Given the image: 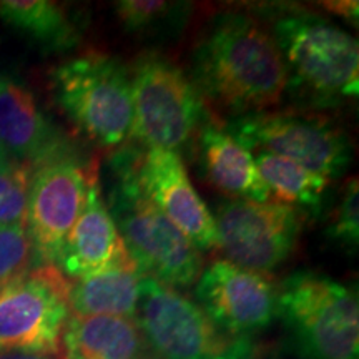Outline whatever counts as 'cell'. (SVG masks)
Returning a JSON list of instances; mask_svg holds the SVG:
<instances>
[{"label": "cell", "instance_id": "cell-1", "mask_svg": "<svg viewBox=\"0 0 359 359\" xmlns=\"http://www.w3.org/2000/svg\"><path fill=\"white\" fill-rule=\"evenodd\" d=\"M191 69L200 95L235 116L266 111L288 88L271 34L240 12L219 13L206 25L193 50Z\"/></svg>", "mask_w": 359, "mask_h": 359}, {"label": "cell", "instance_id": "cell-2", "mask_svg": "<svg viewBox=\"0 0 359 359\" xmlns=\"http://www.w3.org/2000/svg\"><path fill=\"white\" fill-rule=\"evenodd\" d=\"M135 150H120L110 160L109 212L130 259L143 276L168 286L195 285L205 263L201 251L147 198L135 177Z\"/></svg>", "mask_w": 359, "mask_h": 359}, {"label": "cell", "instance_id": "cell-3", "mask_svg": "<svg viewBox=\"0 0 359 359\" xmlns=\"http://www.w3.org/2000/svg\"><path fill=\"white\" fill-rule=\"evenodd\" d=\"M271 37L288 74V87L320 105L356 98L358 40L325 17L303 8L281 11L271 19Z\"/></svg>", "mask_w": 359, "mask_h": 359}, {"label": "cell", "instance_id": "cell-4", "mask_svg": "<svg viewBox=\"0 0 359 359\" xmlns=\"http://www.w3.org/2000/svg\"><path fill=\"white\" fill-rule=\"evenodd\" d=\"M50 87L58 109L98 148L115 150L130 140L132 79L118 58L98 52L69 58L52 70Z\"/></svg>", "mask_w": 359, "mask_h": 359}, {"label": "cell", "instance_id": "cell-5", "mask_svg": "<svg viewBox=\"0 0 359 359\" xmlns=\"http://www.w3.org/2000/svg\"><path fill=\"white\" fill-rule=\"evenodd\" d=\"M278 318L299 359H359L354 288L314 271H294L278 286Z\"/></svg>", "mask_w": 359, "mask_h": 359}, {"label": "cell", "instance_id": "cell-6", "mask_svg": "<svg viewBox=\"0 0 359 359\" xmlns=\"http://www.w3.org/2000/svg\"><path fill=\"white\" fill-rule=\"evenodd\" d=\"M130 69L133 98L132 137L143 148L180 155L205 123V107L191 79L158 52H145Z\"/></svg>", "mask_w": 359, "mask_h": 359}, {"label": "cell", "instance_id": "cell-7", "mask_svg": "<svg viewBox=\"0 0 359 359\" xmlns=\"http://www.w3.org/2000/svg\"><path fill=\"white\" fill-rule=\"evenodd\" d=\"M135 320L155 359H258L250 339L222 333L195 302L148 276Z\"/></svg>", "mask_w": 359, "mask_h": 359}, {"label": "cell", "instance_id": "cell-8", "mask_svg": "<svg viewBox=\"0 0 359 359\" xmlns=\"http://www.w3.org/2000/svg\"><path fill=\"white\" fill-rule=\"evenodd\" d=\"M224 128L250 154L283 156L327 180L344 175L353 158L348 135L316 115L257 111L233 116Z\"/></svg>", "mask_w": 359, "mask_h": 359}, {"label": "cell", "instance_id": "cell-9", "mask_svg": "<svg viewBox=\"0 0 359 359\" xmlns=\"http://www.w3.org/2000/svg\"><path fill=\"white\" fill-rule=\"evenodd\" d=\"M70 281L53 264L0 285V351L55 354L70 316Z\"/></svg>", "mask_w": 359, "mask_h": 359}, {"label": "cell", "instance_id": "cell-10", "mask_svg": "<svg viewBox=\"0 0 359 359\" xmlns=\"http://www.w3.org/2000/svg\"><path fill=\"white\" fill-rule=\"evenodd\" d=\"M97 177V165L85 163L72 150L32 168L25 230L34 248L35 266H57Z\"/></svg>", "mask_w": 359, "mask_h": 359}, {"label": "cell", "instance_id": "cell-11", "mask_svg": "<svg viewBox=\"0 0 359 359\" xmlns=\"http://www.w3.org/2000/svg\"><path fill=\"white\" fill-rule=\"evenodd\" d=\"M213 219L226 262L262 275L291 257L302 233L298 210L275 200H223Z\"/></svg>", "mask_w": 359, "mask_h": 359}, {"label": "cell", "instance_id": "cell-12", "mask_svg": "<svg viewBox=\"0 0 359 359\" xmlns=\"http://www.w3.org/2000/svg\"><path fill=\"white\" fill-rule=\"evenodd\" d=\"M195 285V303L231 338L250 339L278 318V286L262 273L217 259Z\"/></svg>", "mask_w": 359, "mask_h": 359}, {"label": "cell", "instance_id": "cell-13", "mask_svg": "<svg viewBox=\"0 0 359 359\" xmlns=\"http://www.w3.org/2000/svg\"><path fill=\"white\" fill-rule=\"evenodd\" d=\"M135 177L147 198L196 248H218L213 213L191 185L182 156L163 148H143L135 154Z\"/></svg>", "mask_w": 359, "mask_h": 359}, {"label": "cell", "instance_id": "cell-14", "mask_svg": "<svg viewBox=\"0 0 359 359\" xmlns=\"http://www.w3.org/2000/svg\"><path fill=\"white\" fill-rule=\"evenodd\" d=\"M0 145L11 158L30 168L70 151L29 85L11 74H0Z\"/></svg>", "mask_w": 359, "mask_h": 359}, {"label": "cell", "instance_id": "cell-15", "mask_svg": "<svg viewBox=\"0 0 359 359\" xmlns=\"http://www.w3.org/2000/svg\"><path fill=\"white\" fill-rule=\"evenodd\" d=\"M130 263L133 262L109 212L97 177L88 190L85 208L67 236L57 268L65 278L75 281Z\"/></svg>", "mask_w": 359, "mask_h": 359}, {"label": "cell", "instance_id": "cell-16", "mask_svg": "<svg viewBox=\"0 0 359 359\" xmlns=\"http://www.w3.org/2000/svg\"><path fill=\"white\" fill-rule=\"evenodd\" d=\"M196 140L200 168L210 185L231 196V200H271L253 155L226 128L217 122H205Z\"/></svg>", "mask_w": 359, "mask_h": 359}, {"label": "cell", "instance_id": "cell-17", "mask_svg": "<svg viewBox=\"0 0 359 359\" xmlns=\"http://www.w3.org/2000/svg\"><path fill=\"white\" fill-rule=\"evenodd\" d=\"M60 359H155L135 318L72 314L60 338Z\"/></svg>", "mask_w": 359, "mask_h": 359}, {"label": "cell", "instance_id": "cell-18", "mask_svg": "<svg viewBox=\"0 0 359 359\" xmlns=\"http://www.w3.org/2000/svg\"><path fill=\"white\" fill-rule=\"evenodd\" d=\"M143 275L135 263L109 269L69 286V306L77 316L135 318Z\"/></svg>", "mask_w": 359, "mask_h": 359}, {"label": "cell", "instance_id": "cell-19", "mask_svg": "<svg viewBox=\"0 0 359 359\" xmlns=\"http://www.w3.org/2000/svg\"><path fill=\"white\" fill-rule=\"evenodd\" d=\"M0 20L45 52H67L79 42V32L69 13L48 0L0 2Z\"/></svg>", "mask_w": 359, "mask_h": 359}, {"label": "cell", "instance_id": "cell-20", "mask_svg": "<svg viewBox=\"0 0 359 359\" xmlns=\"http://www.w3.org/2000/svg\"><path fill=\"white\" fill-rule=\"evenodd\" d=\"M251 155L264 185L268 187L271 200L275 198V201L293 208H306L313 213L320 212L330 180L283 156L264 151Z\"/></svg>", "mask_w": 359, "mask_h": 359}, {"label": "cell", "instance_id": "cell-21", "mask_svg": "<svg viewBox=\"0 0 359 359\" xmlns=\"http://www.w3.org/2000/svg\"><path fill=\"white\" fill-rule=\"evenodd\" d=\"M190 4L163 0H120L115 2L118 24L127 34L154 35L170 34L185 24Z\"/></svg>", "mask_w": 359, "mask_h": 359}, {"label": "cell", "instance_id": "cell-22", "mask_svg": "<svg viewBox=\"0 0 359 359\" xmlns=\"http://www.w3.org/2000/svg\"><path fill=\"white\" fill-rule=\"evenodd\" d=\"M32 168L7 156L0 161V226H25Z\"/></svg>", "mask_w": 359, "mask_h": 359}, {"label": "cell", "instance_id": "cell-23", "mask_svg": "<svg viewBox=\"0 0 359 359\" xmlns=\"http://www.w3.org/2000/svg\"><path fill=\"white\" fill-rule=\"evenodd\" d=\"M359 188L358 178H351L341 191V200L327 226V236L341 248L354 253L359 245Z\"/></svg>", "mask_w": 359, "mask_h": 359}, {"label": "cell", "instance_id": "cell-24", "mask_svg": "<svg viewBox=\"0 0 359 359\" xmlns=\"http://www.w3.org/2000/svg\"><path fill=\"white\" fill-rule=\"evenodd\" d=\"M34 264V248L25 226H0V285Z\"/></svg>", "mask_w": 359, "mask_h": 359}, {"label": "cell", "instance_id": "cell-25", "mask_svg": "<svg viewBox=\"0 0 359 359\" xmlns=\"http://www.w3.org/2000/svg\"><path fill=\"white\" fill-rule=\"evenodd\" d=\"M321 6L330 13L339 17V19H344L349 24L358 25L359 4L356 0H327V2H323Z\"/></svg>", "mask_w": 359, "mask_h": 359}, {"label": "cell", "instance_id": "cell-26", "mask_svg": "<svg viewBox=\"0 0 359 359\" xmlns=\"http://www.w3.org/2000/svg\"><path fill=\"white\" fill-rule=\"evenodd\" d=\"M0 359H60L55 354L22 353V351H0Z\"/></svg>", "mask_w": 359, "mask_h": 359}, {"label": "cell", "instance_id": "cell-27", "mask_svg": "<svg viewBox=\"0 0 359 359\" xmlns=\"http://www.w3.org/2000/svg\"><path fill=\"white\" fill-rule=\"evenodd\" d=\"M7 156H8V155L6 154V150H4V147L0 145V161H2V160H6Z\"/></svg>", "mask_w": 359, "mask_h": 359}]
</instances>
